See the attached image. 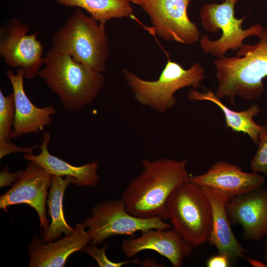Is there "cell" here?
I'll list each match as a JSON object with an SVG mask.
<instances>
[{"label": "cell", "instance_id": "7", "mask_svg": "<svg viewBox=\"0 0 267 267\" xmlns=\"http://www.w3.org/2000/svg\"><path fill=\"white\" fill-rule=\"evenodd\" d=\"M238 0H224L221 4L207 3L202 7L199 15L203 28L216 33L219 29L222 36L211 41L207 35L203 36L200 47L205 54L210 53L219 58L229 49L238 50L243 44V41L251 36H259L264 28L257 24L243 30L242 23L246 16L238 19L234 16V7Z\"/></svg>", "mask_w": 267, "mask_h": 267}, {"label": "cell", "instance_id": "21", "mask_svg": "<svg viewBox=\"0 0 267 267\" xmlns=\"http://www.w3.org/2000/svg\"><path fill=\"white\" fill-rule=\"evenodd\" d=\"M65 6L77 7L88 12L99 24L104 26L112 19L129 17L134 10L126 0H54Z\"/></svg>", "mask_w": 267, "mask_h": 267}, {"label": "cell", "instance_id": "22", "mask_svg": "<svg viewBox=\"0 0 267 267\" xmlns=\"http://www.w3.org/2000/svg\"><path fill=\"white\" fill-rule=\"evenodd\" d=\"M15 119L13 93L5 96L0 89V159L11 153L33 154L38 144L20 147L11 141Z\"/></svg>", "mask_w": 267, "mask_h": 267}, {"label": "cell", "instance_id": "16", "mask_svg": "<svg viewBox=\"0 0 267 267\" xmlns=\"http://www.w3.org/2000/svg\"><path fill=\"white\" fill-rule=\"evenodd\" d=\"M83 222L76 224L74 232L55 241L44 243L35 234L28 246L29 267H64L68 258L81 251L91 241L89 230Z\"/></svg>", "mask_w": 267, "mask_h": 267}, {"label": "cell", "instance_id": "10", "mask_svg": "<svg viewBox=\"0 0 267 267\" xmlns=\"http://www.w3.org/2000/svg\"><path fill=\"white\" fill-rule=\"evenodd\" d=\"M191 0H146L140 6L149 16L154 34L163 40L192 44L200 32L188 16Z\"/></svg>", "mask_w": 267, "mask_h": 267}, {"label": "cell", "instance_id": "3", "mask_svg": "<svg viewBox=\"0 0 267 267\" xmlns=\"http://www.w3.org/2000/svg\"><path fill=\"white\" fill-rule=\"evenodd\" d=\"M38 76L58 96L63 108L70 112H79L92 103L105 83L102 73L52 48L44 55L43 67Z\"/></svg>", "mask_w": 267, "mask_h": 267}, {"label": "cell", "instance_id": "19", "mask_svg": "<svg viewBox=\"0 0 267 267\" xmlns=\"http://www.w3.org/2000/svg\"><path fill=\"white\" fill-rule=\"evenodd\" d=\"M188 97L191 100L208 101L217 105L223 113L226 127L248 135L256 145L259 143L260 134L267 130V126L259 125L254 120L261 111L256 104L246 110L236 111L228 107L210 90L201 92L193 89L189 91Z\"/></svg>", "mask_w": 267, "mask_h": 267}, {"label": "cell", "instance_id": "18", "mask_svg": "<svg viewBox=\"0 0 267 267\" xmlns=\"http://www.w3.org/2000/svg\"><path fill=\"white\" fill-rule=\"evenodd\" d=\"M39 154H24L23 158L43 168L52 176L60 177H70L76 180V185L95 187L100 180L98 173L99 163L92 161L80 166L72 165L58 157L51 154L48 150L50 134L46 132L43 135Z\"/></svg>", "mask_w": 267, "mask_h": 267}, {"label": "cell", "instance_id": "8", "mask_svg": "<svg viewBox=\"0 0 267 267\" xmlns=\"http://www.w3.org/2000/svg\"><path fill=\"white\" fill-rule=\"evenodd\" d=\"M88 228L90 244L97 245L115 235L133 238L135 233L149 229H167L172 225L160 216L142 218L130 214L121 199L100 202L91 210V216L83 222Z\"/></svg>", "mask_w": 267, "mask_h": 267}, {"label": "cell", "instance_id": "9", "mask_svg": "<svg viewBox=\"0 0 267 267\" xmlns=\"http://www.w3.org/2000/svg\"><path fill=\"white\" fill-rule=\"evenodd\" d=\"M29 26L13 17L0 28V55L11 68H20L25 78L33 79L44 65L43 45L38 32L28 34Z\"/></svg>", "mask_w": 267, "mask_h": 267}, {"label": "cell", "instance_id": "4", "mask_svg": "<svg viewBox=\"0 0 267 267\" xmlns=\"http://www.w3.org/2000/svg\"><path fill=\"white\" fill-rule=\"evenodd\" d=\"M52 48L97 72L106 71L109 56L106 28L81 8H77L55 32Z\"/></svg>", "mask_w": 267, "mask_h": 267}, {"label": "cell", "instance_id": "26", "mask_svg": "<svg viewBox=\"0 0 267 267\" xmlns=\"http://www.w3.org/2000/svg\"><path fill=\"white\" fill-rule=\"evenodd\" d=\"M232 262L225 254L218 253L209 258L206 263L207 267H228L232 265Z\"/></svg>", "mask_w": 267, "mask_h": 267}, {"label": "cell", "instance_id": "5", "mask_svg": "<svg viewBox=\"0 0 267 267\" xmlns=\"http://www.w3.org/2000/svg\"><path fill=\"white\" fill-rule=\"evenodd\" d=\"M122 73L135 99L141 105L159 113H164L175 105V94L179 89L189 87L194 89L200 88L205 76V70L199 63L185 69L170 59L157 80H143L126 68H123Z\"/></svg>", "mask_w": 267, "mask_h": 267}, {"label": "cell", "instance_id": "24", "mask_svg": "<svg viewBox=\"0 0 267 267\" xmlns=\"http://www.w3.org/2000/svg\"><path fill=\"white\" fill-rule=\"evenodd\" d=\"M258 145L250 168L252 172L267 176V130L260 134Z\"/></svg>", "mask_w": 267, "mask_h": 267}, {"label": "cell", "instance_id": "23", "mask_svg": "<svg viewBox=\"0 0 267 267\" xmlns=\"http://www.w3.org/2000/svg\"><path fill=\"white\" fill-rule=\"evenodd\" d=\"M108 246L107 243L101 248H98L96 245L91 244H87L82 251L88 254L93 258L98 264L99 267H122L126 265L132 264L139 265L141 261L138 258H134L128 261L115 262L108 259L106 255V251Z\"/></svg>", "mask_w": 267, "mask_h": 267}, {"label": "cell", "instance_id": "27", "mask_svg": "<svg viewBox=\"0 0 267 267\" xmlns=\"http://www.w3.org/2000/svg\"><path fill=\"white\" fill-rule=\"evenodd\" d=\"M140 265L142 267H164V266H161V264H159L157 261L154 260L153 259H150L149 258H146L144 259L142 262H141Z\"/></svg>", "mask_w": 267, "mask_h": 267}, {"label": "cell", "instance_id": "17", "mask_svg": "<svg viewBox=\"0 0 267 267\" xmlns=\"http://www.w3.org/2000/svg\"><path fill=\"white\" fill-rule=\"evenodd\" d=\"M201 188L208 198L212 210V229L208 242L217 249L219 253L226 255L232 263L242 258L248 251L240 244L231 230L226 210L230 198L217 190Z\"/></svg>", "mask_w": 267, "mask_h": 267}, {"label": "cell", "instance_id": "12", "mask_svg": "<svg viewBox=\"0 0 267 267\" xmlns=\"http://www.w3.org/2000/svg\"><path fill=\"white\" fill-rule=\"evenodd\" d=\"M140 236L124 239L121 249L124 255L132 259L144 250H153L166 258L174 267H181L184 260L195 247L174 228L149 229L141 231Z\"/></svg>", "mask_w": 267, "mask_h": 267}, {"label": "cell", "instance_id": "28", "mask_svg": "<svg viewBox=\"0 0 267 267\" xmlns=\"http://www.w3.org/2000/svg\"><path fill=\"white\" fill-rule=\"evenodd\" d=\"M246 260L247 262L254 267H267L266 264L260 261L249 257L247 258Z\"/></svg>", "mask_w": 267, "mask_h": 267}, {"label": "cell", "instance_id": "29", "mask_svg": "<svg viewBox=\"0 0 267 267\" xmlns=\"http://www.w3.org/2000/svg\"><path fill=\"white\" fill-rule=\"evenodd\" d=\"M265 249H264V259L266 263V264L267 266V239L265 243Z\"/></svg>", "mask_w": 267, "mask_h": 267}, {"label": "cell", "instance_id": "11", "mask_svg": "<svg viewBox=\"0 0 267 267\" xmlns=\"http://www.w3.org/2000/svg\"><path fill=\"white\" fill-rule=\"evenodd\" d=\"M52 177L43 168L29 161L11 187L0 197V209L6 212L8 207L19 204H26L36 211L42 239L47 233L50 225L46 215L45 203Z\"/></svg>", "mask_w": 267, "mask_h": 267}, {"label": "cell", "instance_id": "2", "mask_svg": "<svg viewBox=\"0 0 267 267\" xmlns=\"http://www.w3.org/2000/svg\"><path fill=\"white\" fill-rule=\"evenodd\" d=\"M254 45L244 44L233 57L215 60L218 87L215 93L235 105L236 97L245 100L259 98L265 91L263 79L267 76V28Z\"/></svg>", "mask_w": 267, "mask_h": 267}, {"label": "cell", "instance_id": "6", "mask_svg": "<svg viewBox=\"0 0 267 267\" xmlns=\"http://www.w3.org/2000/svg\"><path fill=\"white\" fill-rule=\"evenodd\" d=\"M172 227L195 247L208 241L212 225L211 203L200 186L191 181L178 186L166 202Z\"/></svg>", "mask_w": 267, "mask_h": 267}, {"label": "cell", "instance_id": "20", "mask_svg": "<svg viewBox=\"0 0 267 267\" xmlns=\"http://www.w3.org/2000/svg\"><path fill=\"white\" fill-rule=\"evenodd\" d=\"M70 183L76 185V179L70 177H66L65 179H63V177L52 176L46 200L48 215L51 221L47 233L42 239L44 243L59 238L62 233L65 235H70L74 231V228L67 223L63 210L64 192Z\"/></svg>", "mask_w": 267, "mask_h": 267}, {"label": "cell", "instance_id": "14", "mask_svg": "<svg viewBox=\"0 0 267 267\" xmlns=\"http://www.w3.org/2000/svg\"><path fill=\"white\" fill-rule=\"evenodd\" d=\"M13 89L15 104V119L12 139L23 135L40 134L45 126L51 124L56 112L52 105L42 108L35 106L27 95L24 88V76L20 68L14 74L11 69L5 71Z\"/></svg>", "mask_w": 267, "mask_h": 267}, {"label": "cell", "instance_id": "13", "mask_svg": "<svg viewBox=\"0 0 267 267\" xmlns=\"http://www.w3.org/2000/svg\"><path fill=\"white\" fill-rule=\"evenodd\" d=\"M226 210L230 224L242 226L244 239L259 242L267 235V190L263 186L230 198Z\"/></svg>", "mask_w": 267, "mask_h": 267}, {"label": "cell", "instance_id": "25", "mask_svg": "<svg viewBox=\"0 0 267 267\" xmlns=\"http://www.w3.org/2000/svg\"><path fill=\"white\" fill-rule=\"evenodd\" d=\"M10 167L5 165L0 172V187L12 185L20 177L23 170H19L14 173L9 171Z\"/></svg>", "mask_w": 267, "mask_h": 267}, {"label": "cell", "instance_id": "15", "mask_svg": "<svg viewBox=\"0 0 267 267\" xmlns=\"http://www.w3.org/2000/svg\"><path fill=\"white\" fill-rule=\"evenodd\" d=\"M265 179L264 175L244 172L240 167L226 161L218 162L205 173L191 175L190 178L199 186L217 190L230 198L263 186Z\"/></svg>", "mask_w": 267, "mask_h": 267}, {"label": "cell", "instance_id": "1", "mask_svg": "<svg viewBox=\"0 0 267 267\" xmlns=\"http://www.w3.org/2000/svg\"><path fill=\"white\" fill-rule=\"evenodd\" d=\"M142 171L130 182L121 196L126 210L142 218L161 217L169 220L167 201L181 184L190 180L187 159H143Z\"/></svg>", "mask_w": 267, "mask_h": 267}, {"label": "cell", "instance_id": "30", "mask_svg": "<svg viewBox=\"0 0 267 267\" xmlns=\"http://www.w3.org/2000/svg\"><path fill=\"white\" fill-rule=\"evenodd\" d=\"M130 2H133L135 4L140 5L143 1L146 0H126Z\"/></svg>", "mask_w": 267, "mask_h": 267}]
</instances>
